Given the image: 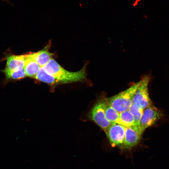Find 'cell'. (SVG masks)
<instances>
[{
    "mask_svg": "<svg viewBox=\"0 0 169 169\" xmlns=\"http://www.w3.org/2000/svg\"><path fill=\"white\" fill-rule=\"evenodd\" d=\"M25 55H10L7 58L5 69L13 71L21 70L24 68Z\"/></svg>",
    "mask_w": 169,
    "mask_h": 169,
    "instance_id": "ba28073f",
    "label": "cell"
},
{
    "mask_svg": "<svg viewBox=\"0 0 169 169\" xmlns=\"http://www.w3.org/2000/svg\"><path fill=\"white\" fill-rule=\"evenodd\" d=\"M143 110L135 104L132 103L128 110L133 115L135 119V125L139 127L140 121Z\"/></svg>",
    "mask_w": 169,
    "mask_h": 169,
    "instance_id": "9a60e30c",
    "label": "cell"
},
{
    "mask_svg": "<svg viewBox=\"0 0 169 169\" xmlns=\"http://www.w3.org/2000/svg\"><path fill=\"white\" fill-rule=\"evenodd\" d=\"M42 67L45 72L54 77L56 84L81 81L86 78L85 66L78 71L70 72L64 69L52 59Z\"/></svg>",
    "mask_w": 169,
    "mask_h": 169,
    "instance_id": "6da1fadb",
    "label": "cell"
},
{
    "mask_svg": "<svg viewBox=\"0 0 169 169\" xmlns=\"http://www.w3.org/2000/svg\"><path fill=\"white\" fill-rule=\"evenodd\" d=\"M108 98L102 95L98 98L88 115V118L93 121L105 131L112 123L106 118L105 110Z\"/></svg>",
    "mask_w": 169,
    "mask_h": 169,
    "instance_id": "3957f363",
    "label": "cell"
},
{
    "mask_svg": "<svg viewBox=\"0 0 169 169\" xmlns=\"http://www.w3.org/2000/svg\"><path fill=\"white\" fill-rule=\"evenodd\" d=\"M49 46L37 52L31 53L33 59L40 66L43 67L52 59L53 54L49 51Z\"/></svg>",
    "mask_w": 169,
    "mask_h": 169,
    "instance_id": "9c48e42d",
    "label": "cell"
},
{
    "mask_svg": "<svg viewBox=\"0 0 169 169\" xmlns=\"http://www.w3.org/2000/svg\"><path fill=\"white\" fill-rule=\"evenodd\" d=\"M125 127L116 123H112L105 132L112 147L120 148L124 139Z\"/></svg>",
    "mask_w": 169,
    "mask_h": 169,
    "instance_id": "8992f818",
    "label": "cell"
},
{
    "mask_svg": "<svg viewBox=\"0 0 169 169\" xmlns=\"http://www.w3.org/2000/svg\"><path fill=\"white\" fill-rule=\"evenodd\" d=\"M142 81L141 79L126 90L108 98V103L119 113L128 110L132 103L134 94Z\"/></svg>",
    "mask_w": 169,
    "mask_h": 169,
    "instance_id": "7a4b0ae2",
    "label": "cell"
},
{
    "mask_svg": "<svg viewBox=\"0 0 169 169\" xmlns=\"http://www.w3.org/2000/svg\"><path fill=\"white\" fill-rule=\"evenodd\" d=\"M106 119L111 123H117L119 118V113L115 110L108 103H106L105 110Z\"/></svg>",
    "mask_w": 169,
    "mask_h": 169,
    "instance_id": "4fadbf2b",
    "label": "cell"
},
{
    "mask_svg": "<svg viewBox=\"0 0 169 169\" xmlns=\"http://www.w3.org/2000/svg\"><path fill=\"white\" fill-rule=\"evenodd\" d=\"M35 78L50 85L56 84L54 77L45 72L42 67L39 69Z\"/></svg>",
    "mask_w": 169,
    "mask_h": 169,
    "instance_id": "7c38bea8",
    "label": "cell"
},
{
    "mask_svg": "<svg viewBox=\"0 0 169 169\" xmlns=\"http://www.w3.org/2000/svg\"><path fill=\"white\" fill-rule=\"evenodd\" d=\"M150 75H146L142 78V82L136 90L132 100L135 104L144 110L151 102L150 99L148 86L151 80Z\"/></svg>",
    "mask_w": 169,
    "mask_h": 169,
    "instance_id": "5b68a950",
    "label": "cell"
},
{
    "mask_svg": "<svg viewBox=\"0 0 169 169\" xmlns=\"http://www.w3.org/2000/svg\"><path fill=\"white\" fill-rule=\"evenodd\" d=\"M142 134L138 126L134 125L125 127L124 143L120 149L123 151L135 147L140 142Z\"/></svg>",
    "mask_w": 169,
    "mask_h": 169,
    "instance_id": "52a82bcc",
    "label": "cell"
},
{
    "mask_svg": "<svg viewBox=\"0 0 169 169\" xmlns=\"http://www.w3.org/2000/svg\"><path fill=\"white\" fill-rule=\"evenodd\" d=\"M117 123L125 127L135 125L134 117L128 110L119 113V118Z\"/></svg>",
    "mask_w": 169,
    "mask_h": 169,
    "instance_id": "8fae6325",
    "label": "cell"
},
{
    "mask_svg": "<svg viewBox=\"0 0 169 169\" xmlns=\"http://www.w3.org/2000/svg\"><path fill=\"white\" fill-rule=\"evenodd\" d=\"M2 71L5 74L7 79L18 80L25 78L26 76L24 68L21 70L15 71L4 69Z\"/></svg>",
    "mask_w": 169,
    "mask_h": 169,
    "instance_id": "5bb4252c",
    "label": "cell"
},
{
    "mask_svg": "<svg viewBox=\"0 0 169 169\" xmlns=\"http://www.w3.org/2000/svg\"><path fill=\"white\" fill-rule=\"evenodd\" d=\"M163 116L162 111L156 108L151 102L143 110L139 125L141 133L142 134L147 128L154 124Z\"/></svg>",
    "mask_w": 169,
    "mask_h": 169,
    "instance_id": "277c9868",
    "label": "cell"
},
{
    "mask_svg": "<svg viewBox=\"0 0 169 169\" xmlns=\"http://www.w3.org/2000/svg\"><path fill=\"white\" fill-rule=\"evenodd\" d=\"M41 67L33 59L30 54L25 55L24 69L26 76L35 78Z\"/></svg>",
    "mask_w": 169,
    "mask_h": 169,
    "instance_id": "30bf717a",
    "label": "cell"
}]
</instances>
